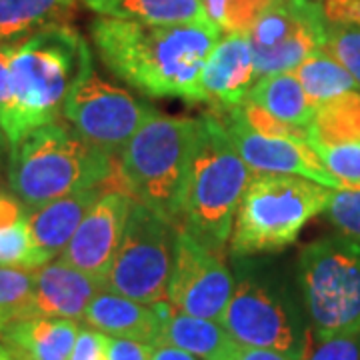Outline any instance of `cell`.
<instances>
[{"label":"cell","mask_w":360,"mask_h":360,"mask_svg":"<svg viewBox=\"0 0 360 360\" xmlns=\"http://www.w3.org/2000/svg\"><path fill=\"white\" fill-rule=\"evenodd\" d=\"M245 101L262 106L278 120L307 129L316 112V106L304 92L302 84L292 72L266 75L248 90Z\"/></svg>","instance_id":"cell-23"},{"label":"cell","mask_w":360,"mask_h":360,"mask_svg":"<svg viewBox=\"0 0 360 360\" xmlns=\"http://www.w3.org/2000/svg\"><path fill=\"white\" fill-rule=\"evenodd\" d=\"M156 310L160 314V330L155 347H176L200 360H229L238 348L222 322L186 314L167 300L156 302Z\"/></svg>","instance_id":"cell-17"},{"label":"cell","mask_w":360,"mask_h":360,"mask_svg":"<svg viewBox=\"0 0 360 360\" xmlns=\"http://www.w3.org/2000/svg\"><path fill=\"white\" fill-rule=\"evenodd\" d=\"M82 319L89 326L112 338L141 340L153 347L160 330V314L156 304H142L110 290H101L94 296Z\"/></svg>","instance_id":"cell-20"},{"label":"cell","mask_w":360,"mask_h":360,"mask_svg":"<svg viewBox=\"0 0 360 360\" xmlns=\"http://www.w3.org/2000/svg\"><path fill=\"white\" fill-rule=\"evenodd\" d=\"M82 4L98 16L144 25H212L202 0H82Z\"/></svg>","instance_id":"cell-21"},{"label":"cell","mask_w":360,"mask_h":360,"mask_svg":"<svg viewBox=\"0 0 360 360\" xmlns=\"http://www.w3.org/2000/svg\"><path fill=\"white\" fill-rule=\"evenodd\" d=\"M194 118L156 112L122 148L118 165L130 198L180 229Z\"/></svg>","instance_id":"cell-5"},{"label":"cell","mask_w":360,"mask_h":360,"mask_svg":"<svg viewBox=\"0 0 360 360\" xmlns=\"http://www.w3.org/2000/svg\"><path fill=\"white\" fill-rule=\"evenodd\" d=\"M116 156L90 146L77 130L49 122L30 130L11 146L8 184L14 196L32 210L68 194L101 186L110 176Z\"/></svg>","instance_id":"cell-4"},{"label":"cell","mask_w":360,"mask_h":360,"mask_svg":"<svg viewBox=\"0 0 360 360\" xmlns=\"http://www.w3.org/2000/svg\"><path fill=\"white\" fill-rule=\"evenodd\" d=\"M226 112L229 116L222 122L248 168L257 172L300 176L333 191L342 188V184L326 170L322 158L309 142L262 136L246 127L236 108H231Z\"/></svg>","instance_id":"cell-14"},{"label":"cell","mask_w":360,"mask_h":360,"mask_svg":"<svg viewBox=\"0 0 360 360\" xmlns=\"http://www.w3.org/2000/svg\"><path fill=\"white\" fill-rule=\"evenodd\" d=\"M276 0H202L210 22L224 34H248Z\"/></svg>","instance_id":"cell-26"},{"label":"cell","mask_w":360,"mask_h":360,"mask_svg":"<svg viewBox=\"0 0 360 360\" xmlns=\"http://www.w3.org/2000/svg\"><path fill=\"white\" fill-rule=\"evenodd\" d=\"M248 182L250 170L231 141L222 118L212 112L194 118L184 222L180 229L222 250L231 238L232 220Z\"/></svg>","instance_id":"cell-3"},{"label":"cell","mask_w":360,"mask_h":360,"mask_svg":"<svg viewBox=\"0 0 360 360\" xmlns=\"http://www.w3.org/2000/svg\"><path fill=\"white\" fill-rule=\"evenodd\" d=\"M2 136H4V134H2V129H0V142H2Z\"/></svg>","instance_id":"cell-43"},{"label":"cell","mask_w":360,"mask_h":360,"mask_svg":"<svg viewBox=\"0 0 360 360\" xmlns=\"http://www.w3.org/2000/svg\"><path fill=\"white\" fill-rule=\"evenodd\" d=\"M298 281L316 340L360 333V243L326 236L298 258Z\"/></svg>","instance_id":"cell-7"},{"label":"cell","mask_w":360,"mask_h":360,"mask_svg":"<svg viewBox=\"0 0 360 360\" xmlns=\"http://www.w3.org/2000/svg\"><path fill=\"white\" fill-rule=\"evenodd\" d=\"M153 345L130 340V338H110L108 360H150Z\"/></svg>","instance_id":"cell-36"},{"label":"cell","mask_w":360,"mask_h":360,"mask_svg":"<svg viewBox=\"0 0 360 360\" xmlns=\"http://www.w3.org/2000/svg\"><path fill=\"white\" fill-rule=\"evenodd\" d=\"M229 360H295L292 356L278 352V350H270V348H255V347H240L234 350Z\"/></svg>","instance_id":"cell-39"},{"label":"cell","mask_w":360,"mask_h":360,"mask_svg":"<svg viewBox=\"0 0 360 360\" xmlns=\"http://www.w3.org/2000/svg\"><path fill=\"white\" fill-rule=\"evenodd\" d=\"M304 92L314 103V106L345 94L348 90L360 89L359 82L352 78L345 65L336 60L326 49L312 52L295 72Z\"/></svg>","instance_id":"cell-25"},{"label":"cell","mask_w":360,"mask_h":360,"mask_svg":"<svg viewBox=\"0 0 360 360\" xmlns=\"http://www.w3.org/2000/svg\"><path fill=\"white\" fill-rule=\"evenodd\" d=\"M14 44H0V118L11 106V58Z\"/></svg>","instance_id":"cell-37"},{"label":"cell","mask_w":360,"mask_h":360,"mask_svg":"<svg viewBox=\"0 0 360 360\" xmlns=\"http://www.w3.org/2000/svg\"><path fill=\"white\" fill-rule=\"evenodd\" d=\"M222 326L240 347L270 348L302 360L309 333L300 336L283 296L252 274H243L222 314Z\"/></svg>","instance_id":"cell-11"},{"label":"cell","mask_w":360,"mask_h":360,"mask_svg":"<svg viewBox=\"0 0 360 360\" xmlns=\"http://www.w3.org/2000/svg\"><path fill=\"white\" fill-rule=\"evenodd\" d=\"M328 22L312 0H276L248 32L257 77L292 72L326 46Z\"/></svg>","instance_id":"cell-9"},{"label":"cell","mask_w":360,"mask_h":360,"mask_svg":"<svg viewBox=\"0 0 360 360\" xmlns=\"http://www.w3.org/2000/svg\"><path fill=\"white\" fill-rule=\"evenodd\" d=\"M130 205L132 198L127 193L104 191L60 252V260L104 286L124 234Z\"/></svg>","instance_id":"cell-13"},{"label":"cell","mask_w":360,"mask_h":360,"mask_svg":"<svg viewBox=\"0 0 360 360\" xmlns=\"http://www.w3.org/2000/svg\"><path fill=\"white\" fill-rule=\"evenodd\" d=\"M28 217V208L11 194L0 193V229H8Z\"/></svg>","instance_id":"cell-38"},{"label":"cell","mask_w":360,"mask_h":360,"mask_svg":"<svg viewBox=\"0 0 360 360\" xmlns=\"http://www.w3.org/2000/svg\"><path fill=\"white\" fill-rule=\"evenodd\" d=\"M110 336L104 335L96 328H78L77 342L68 360H108Z\"/></svg>","instance_id":"cell-34"},{"label":"cell","mask_w":360,"mask_h":360,"mask_svg":"<svg viewBox=\"0 0 360 360\" xmlns=\"http://www.w3.org/2000/svg\"><path fill=\"white\" fill-rule=\"evenodd\" d=\"M174 243L176 229L150 208L132 200L122 240L104 281V290L142 304L168 300Z\"/></svg>","instance_id":"cell-8"},{"label":"cell","mask_w":360,"mask_h":360,"mask_svg":"<svg viewBox=\"0 0 360 360\" xmlns=\"http://www.w3.org/2000/svg\"><path fill=\"white\" fill-rule=\"evenodd\" d=\"M92 72L89 42L70 25L46 26L16 42L11 58V106L0 118L8 144L54 122L68 94Z\"/></svg>","instance_id":"cell-2"},{"label":"cell","mask_w":360,"mask_h":360,"mask_svg":"<svg viewBox=\"0 0 360 360\" xmlns=\"http://www.w3.org/2000/svg\"><path fill=\"white\" fill-rule=\"evenodd\" d=\"M322 13L333 26H360V0H324Z\"/></svg>","instance_id":"cell-35"},{"label":"cell","mask_w":360,"mask_h":360,"mask_svg":"<svg viewBox=\"0 0 360 360\" xmlns=\"http://www.w3.org/2000/svg\"><path fill=\"white\" fill-rule=\"evenodd\" d=\"M34 270L0 266V314L6 322L32 319Z\"/></svg>","instance_id":"cell-27"},{"label":"cell","mask_w":360,"mask_h":360,"mask_svg":"<svg viewBox=\"0 0 360 360\" xmlns=\"http://www.w3.org/2000/svg\"><path fill=\"white\" fill-rule=\"evenodd\" d=\"M6 324H8V322L4 321V316H2V314H0V333H2V330H4V326H6Z\"/></svg>","instance_id":"cell-42"},{"label":"cell","mask_w":360,"mask_h":360,"mask_svg":"<svg viewBox=\"0 0 360 360\" xmlns=\"http://www.w3.org/2000/svg\"><path fill=\"white\" fill-rule=\"evenodd\" d=\"M324 49L345 65L360 86V26L328 25Z\"/></svg>","instance_id":"cell-32"},{"label":"cell","mask_w":360,"mask_h":360,"mask_svg":"<svg viewBox=\"0 0 360 360\" xmlns=\"http://www.w3.org/2000/svg\"><path fill=\"white\" fill-rule=\"evenodd\" d=\"M51 262L34 245L28 229V217L8 229H0V266L16 269H40Z\"/></svg>","instance_id":"cell-28"},{"label":"cell","mask_w":360,"mask_h":360,"mask_svg":"<svg viewBox=\"0 0 360 360\" xmlns=\"http://www.w3.org/2000/svg\"><path fill=\"white\" fill-rule=\"evenodd\" d=\"M78 328L70 319L32 316L8 322L0 336L16 360H68Z\"/></svg>","instance_id":"cell-19"},{"label":"cell","mask_w":360,"mask_h":360,"mask_svg":"<svg viewBox=\"0 0 360 360\" xmlns=\"http://www.w3.org/2000/svg\"><path fill=\"white\" fill-rule=\"evenodd\" d=\"M326 219L335 224L342 236L360 243V188H338L326 206Z\"/></svg>","instance_id":"cell-31"},{"label":"cell","mask_w":360,"mask_h":360,"mask_svg":"<svg viewBox=\"0 0 360 360\" xmlns=\"http://www.w3.org/2000/svg\"><path fill=\"white\" fill-rule=\"evenodd\" d=\"M104 191V184L92 186L28 210V229L34 245L39 246L44 257L52 260L65 250L90 206L96 202V198Z\"/></svg>","instance_id":"cell-18"},{"label":"cell","mask_w":360,"mask_h":360,"mask_svg":"<svg viewBox=\"0 0 360 360\" xmlns=\"http://www.w3.org/2000/svg\"><path fill=\"white\" fill-rule=\"evenodd\" d=\"M0 360H16L14 359V354L8 350L6 345H0Z\"/></svg>","instance_id":"cell-41"},{"label":"cell","mask_w":360,"mask_h":360,"mask_svg":"<svg viewBox=\"0 0 360 360\" xmlns=\"http://www.w3.org/2000/svg\"><path fill=\"white\" fill-rule=\"evenodd\" d=\"M333 188L290 174H258L236 210L231 250L236 257L264 255L292 245L312 217L326 210Z\"/></svg>","instance_id":"cell-6"},{"label":"cell","mask_w":360,"mask_h":360,"mask_svg":"<svg viewBox=\"0 0 360 360\" xmlns=\"http://www.w3.org/2000/svg\"><path fill=\"white\" fill-rule=\"evenodd\" d=\"M236 112L246 122V127L255 130L262 136H270V139H292V141H304L309 142V130L295 127L278 120L276 116H272L269 110H264L262 106L250 103V101H243L238 106H234Z\"/></svg>","instance_id":"cell-30"},{"label":"cell","mask_w":360,"mask_h":360,"mask_svg":"<svg viewBox=\"0 0 360 360\" xmlns=\"http://www.w3.org/2000/svg\"><path fill=\"white\" fill-rule=\"evenodd\" d=\"M94 46L106 68L155 98L206 103L200 75L220 40L214 25H144L98 16L90 25Z\"/></svg>","instance_id":"cell-1"},{"label":"cell","mask_w":360,"mask_h":360,"mask_svg":"<svg viewBox=\"0 0 360 360\" xmlns=\"http://www.w3.org/2000/svg\"><path fill=\"white\" fill-rule=\"evenodd\" d=\"M82 0H0V44H16L52 25H68Z\"/></svg>","instance_id":"cell-22"},{"label":"cell","mask_w":360,"mask_h":360,"mask_svg":"<svg viewBox=\"0 0 360 360\" xmlns=\"http://www.w3.org/2000/svg\"><path fill=\"white\" fill-rule=\"evenodd\" d=\"M326 170L342 188H360V142L342 146H316Z\"/></svg>","instance_id":"cell-29"},{"label":"cell","mask_w":360,"mask_h":360,"mask_svg":"<svg viewBox=\"0 0 360 360\" xmlns=\"http://www.w3.org/2000/svg\"><path fill=\"white\" fill-rule=\"evenodd\" d=\"M104 290L103 283L63 260L46 262L34 269V316L49 319H82L90 300Z\"/></svg>","instance_id":"cell-16"},{"label":"cell","mask_w":360,"mask_h":360,"mask_svg":"<svg viewBox=\"0 0 360 360\" xmlns=\"http://www.w3.org/2000/svg\"><path fill=\"white\" fill-rule=\"evenodd\" d=\"M150 360H200L198 356H194L186 350H180L176 347H167V345H160V347L153 348V354Z\"/></svg>","instance_id":"cell-40"},{"label":"cell","mask_w":360,"mask_h":360,"mask_svg":"<svg viewBox=\"0 0 360 360\" xmlns=\"http://www.w3.org/2000/svg\"><path fill=\"white\" fill-rule=\"evenodd\" d=\"M255 63L248 34H226L206 58L200 89L206 103L220 110H231L243 103L255 86Z\"/></svg>","instance_id":"cell-15"},{"label":"cell","mask_w":360,"mask_h":360,"mask_svg":"<svg viewBox=\"0 0 360 360\" xmlns=\"http://www.w3.org/2000/svg\"><path fill=\"white\" fill-rule=\"evenodd\" d=\"M309 130V144L342 146L360 142V92L348 90L316 106Z\"/></svg>","instance_id":"cell-24"},{"label":"cell","mask_w":360,"mask_h":360,"mask_svg":"<svg viewBox=\"0 0 360 360\" xmlns=\"http://www.w3.org/2000/svg\"><path fill=\"white\" fill-rule=\"evenodd\" d=\"M234 281L219 248L205 245L186 229H176L168 276V302L186 314L222 321Z\"/></svg>","instance_id":"cell-12"},{"label":"cell","mask_w":360,"mask_h":360,"mask_svg":"<svg viewBox=\"0 0 360 360\" xmlns=\"http://www.w3.org/2000/svg\"><path fill=\"white\" fill-rule=\"evenodd\" d=\"M302 360H360V333L338 335L310 345V333Z\"/></svg>","instance_id":"cell-33"},{"label":"cell","mask_w":360,"mask_h":360,"mask_svg":"<svg viewBox=\"0 0 360 360\" xmlns=\"http://www.w3.org/2000/svg\"><path fill=\"white\" fill-rule=\"evenodd\" d=\"M63 115L82 141L104 155L118 156L156 110L92 72L68 94Z\"/></svg>","instance_id":"cell-10"}]
</instances>
